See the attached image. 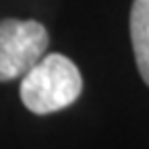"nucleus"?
<instances>
[{"label": "nucleus", "instance_id": "nucleus-1", "mask_svg": "<svg viewBox=\"0 0 149 149\" xmlns=\"http://www.w3.org/2000/svg\"><path fill=\"white\" fill-rule=\"evenodd\" d=\"M83 79L64 54H46L31 70L23 74L21 100L33 114H52L68 108L81 95Z\"/></svg>", "mask_w": 149, "mask_h": 149}, {"label": "nucleus", "instance_id": "nucleus-2", "mask_svg": "<svg viewBox=\"0 0 149 149\" xmlns=\"http://www.w3.org/2000/svg\"><path fill=\"white\" fill-rule=\"evenodd\" d=\"M48 44L46 27L33 19L0 21V81L23 77L44 58Z\"/></svg>", "mask_w": 149, "mask_h": 149}, {"label": "nucleus", "instance_id": "nucleus-3", "mask_svg": "<svg viewBox=\"0 0 149 149\" xmlns=\"http://www.w3.org/2000/svg\"><path fill=\"white\" fill-rule=\"evenodd\" d=\"M130 42L141 79L149 85V0H133Z\"/></svg>", "mask_w": 149, "mask_h": 149}]
</instances>
